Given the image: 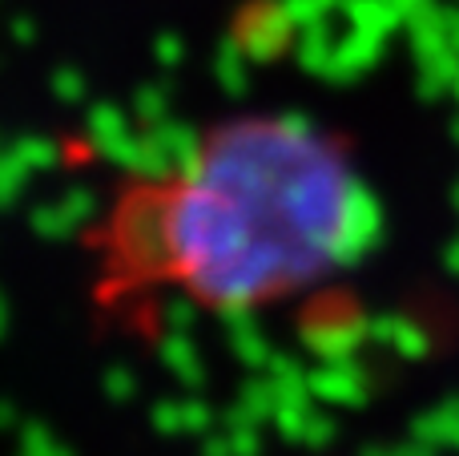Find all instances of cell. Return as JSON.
<instances>
[{"instance_id":"obj_1","label":"cell","mask_w":459,"mask_h":456,"mask_svg":"<svg viewBox=\"0 0 459 456\" xmlns=\"http://www.w3.org/2000/svg\"><path fill=\"white\" fill-rule=\"evenodd\" d=\"M379 234V198L342 137L299 113H234L109 190L85 231L89 303L117 323L166 299L258 311L355 267Z\"/></svg>"}]
</instances>
